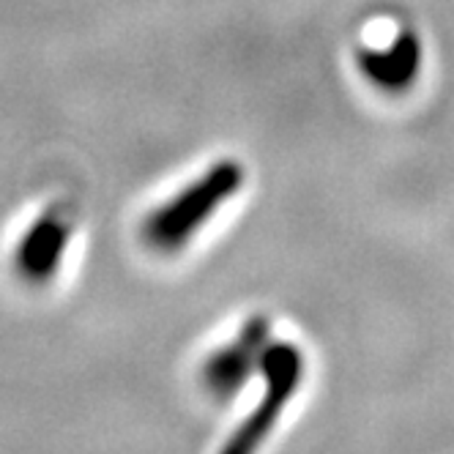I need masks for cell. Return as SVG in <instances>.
Wrapping results in <instances>:
<instances>
[{"mask_svg": "<svg viewBox=\"0 0 454 454\" xmlns=\"http://www.w3.org/2000/svg\"><path fill=\"white\" fill-rule=\"evenodd\" d=\"M244 168L236 159H219L176 198L156 206L143 222V239L151 249L173 254L200 233V227L241 192Z\"/></svg>", "mask_w": 454, "mask_h": 454, "instance_id": "1", "label": "cell"}, {"mask_svg": "<svg viewBox=\"0 0 454 454\" xmlns=\"http://www.w3.org/2000/svg\"><path fill=\"white\" fill-rule=\"evenodd\" d=\"M263 397L252 413L231 433L219 454H257L271 438L287 403L294 400L304 380V350L294 342H269L261 359Z\"/></svg>", "mask_w": 454, "mask_h": 454, "instance_id": "2", "label": "cell"}, {"mask_svg": "<svg viewBox=\"0 0 454 454\" xmlns=\"http://www.w3.org/2000/svg\"><path fill=\"white\" fill-rule=\"evenodd\" d=\"M271 342V326L263 315H252L239 337L227 342L216 353H211L203 364V386L216 400H231L252 380L254 372H261L263 350Z\"/></svg>", "mask_w": 454, "mask_h": 454, "instance_id": "3", "label": "cell"}, {"mask_svg": "<svg viewBox=\"0 0 454 454\" xmlns=\"http://www.w3.org/2000/svg\"><path fill=\"white\" fill-rule=\"evenodd\" d=\"M72 241V219L67 211L52 206L36 222H30L14 249V271L27 285H47L60 271Z\"/></svg>", "mask_w": 454, "mask_h": 454, "instance_id": "4", "label": "cell"}, {"mask_svg": "<svg viewBox=\"0 0 454 454\" xmlns=\"http://www.w3.org/2000/svg\"><path fill=\"white\" fill-rule=\"evenodd\" d=\"M356 67L367 77V82H372L386 93L408 90L421 72V42L416 36V30L403 27L388 47L359 50L356 52Z\"/></svg>", "mask_w": 454, "mask_h": 454, "instance_id": "5", "label": "cell"}]
</instances>
